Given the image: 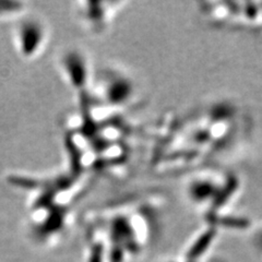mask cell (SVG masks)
Listing matches in <instances>:
<instances>
[{
    "instance_id": "7a4b0ae2",
    "label": "cell",
    "mask_w": 262,
    "mask_h": 262,
    "mask_svg": "<svg viewBox=\"0 0 262 262\" xmlns=\"http://www.w3.org/2000/svg\"><path fill=\"white\" fill-rule=\"evenodd\" d=\"M125 3L81 2L77 3V16L82 26L92 32L101 33L116 18Z\"/></svg>"
},
{
    "instance_id": "6da1fadb",
    "label": "cell",
    "mask_w": 262,
    "mask_h": 262,
    "mask_svg": "<svg viewBox=\"0 0 262 262\" xmlns=\"http://www.w3.org/2000/svg\"><path fill=\"white\" fill-rule=\"evenodd\" d=\"M95 95L105 102V106L114 110H125L134 97V84L130 79L120 72H104L100 78Z\"/></svg>"
},
{
    "instance_id": "3957f363",
    "label": "cell",
    "mask_w": 262,
    "mask_h": 262,
    "mask_svg": "<svg viewBox=\"0 0 262 262\" xmlns=\"http://www.w3.org/2000/svg\"><path fill=\"white\" fill-rule=\"evenodd\" d=\"M62 76L68 83L81 94L88 89L90 80L89 62L78 51H70L61 58Z\"/></svg>"
}]
</instances>
